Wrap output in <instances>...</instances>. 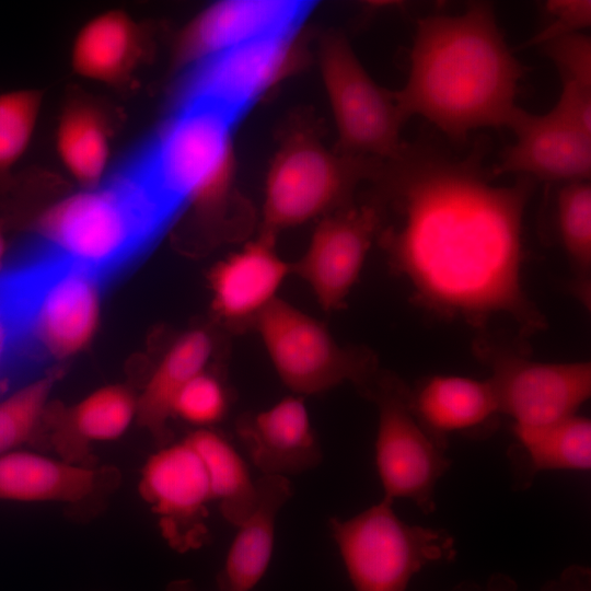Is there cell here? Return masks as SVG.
Listing matches in <instances>:
<instances>
[{"label":"cell","instance_id":"f35d334b","mask_svg":"<svg viewBox=\"0 0 591 591\" xmlns=\"http://www.w3.org/2000/svg\"><path fill=\"white\" fill-rule=\"evenodd\" d=\"M3 251H4V243H3L2 235L0 233V260H1L2 255H3Z\"/></svg>","mask_w":591,"mask_h":591},{"label":"cell","instance_id":"6da1fadb","mask_svg":"<svg viewBox=\"0 0 591 591\" xmlns=\"http://www.w3.org/2000/svg\"><path fill=\"white\" fill-rule=\"evenodd\" d=\"M482 153L455 159L429 144L404 143L378 172L382 204L394 220L376 239L421 306L475 327L505 317L531 335L546 325L521 274L533 181L494 184Z\"/></svg>","mask_w":591,"mask_h":591},{"label":"cell","instance_id":"30bf717a","mask_svg":"<svg viewBox=\"0 0 591 591\" xmlns=\"http://www.w3.org/2000/svg\"><path fill=\"white\" fill-rule=\"evenodd\" d=\"M490 370L499 407L513 425L537 426L577 414L591 395L590 361L547 363L489 338L474 344Z\"/></svg>","mask_w":591,"mask_h":591},{"label":"cell","instance_id":"4fadbf2b","mask_svg":"<svg viewBox=\"0 0 591 591\" xmlns=\"http://www.w3.org/2000/svg\"><path fill=\"white\" fill-rule=\"evenodd\" d=\"M140 493L159 514L173 547L187 551L205 541L207 507L213 500L205 466L186 439L150 456L141 473Z\"/></svg>","mask_w":591,"mask_h":591},{"label":"cell","instance_id":"4dcf8cb0","mask_svg":"<svg viewBox=\"0 0 591 591\" xmlns=\"http://www.w3.org/2000/svg\"><path fill=\"white\" fill-rule=\"evenodd\" d=\"M51 384L50 378L36 379L0 398V455L31 438Z\"/></svg>","mask_w":591,"mask_h":591},{"label":"cell","instance_id":"74e56055","mask_svg":"<svg viewBox=\"0 0 591 591\" xmlns=\"http://www.w3.org/2000/svg\"><path fill=\"white\" fill-rule=\"evenodd\" d=\"M165 591H195L194 584L190 580L181 579L172 581L165 589Z\"/></svg>","mask_w":591,"mask_h":591},{"label":"cell","instance_id":"277c9868","mask_svg":"<svg viewBox=\"0 0 591 591\" xmlns=\"http://www.w3.org/2000/svg\"><path fill=\"white\" fill-rule=\"evenodd\" d=\"M236 118L215 103L187 97L132 173L172 216L183 206L221 201L233 174Z\"/></svg>","mask_w":591,"mask_h":591},{"label":"cell","instance_id":"9a60e30c","mask_svg":"<svg viewBox=\"0 0 591 591\" xmlns=\"http://www.w3.org/2000/svg\"><path fill=\"white\" fill-rule=\"evenodd\" d=\"M507 127L515 140L505 149L494 176L517 174L563 184L590 181L591 135L552 109L536 115L518 107Z\"/></svg>","mask_w":591,"mask_h":591},{"label":"cell","instance_id":"f546056e","mask_svg":"<svg viewBox=\"0 0 591 591\" xmlns=\"http://www.w3.org/2000/svg\"><path fill=\"white\" fill-rule=\"evenodd\" d=\"M134 413L135 404L129 393L111 386L94 392L77 406L73 427L83 440H112L124 433Z\"/></svg>","mask_w":591,"mask_h":591},{"label":"cell","instance_id":"d6a6232c","mask_svg":"<svg viewBox=\"0 0 591 591\" xmlns=\"http://www.w3.org/2000/svg\"><path fill=\"white\" fill-rule=\"evenodd\" d=\"M556 67L561 84L591 89V38L583 32L555 37L540 45Z\"/></svg>","mask_w":591,"mask_h":591},{"label":"cell","instance_id":"d590c367","mask_svg":"<svg viewBox=\"0 0 591 591\" xmlns=\"http://www.w3.org/2000/svg\"><path fill=\"white\" fill-rule=\"evenodd\" d=\"M541 591H591V570L580 565L569 566Z\"/></svg>","mask_w":591,"mask_h":591},{"label":"cell","instance_id":"7a4b0ae2","mask_svg":"<svg viewBox=\"0 0 591 591\" xmlns=\"http://www.w3.org/2000/svg\"><path fill=\"white\" fill-rule=\"evenodd\" d=\"M525 68L501 33L493 4L417 22L405 85L394 92L406 121L421 116L453 141L480 128L507 127Z\"/></svg>","mask_w":591,"mask_h":591},{"label":"cell","instance_id":"5b68a950","mask_svg":"<svg viewBox=\"0 0 591 591\" xmlns=\"http://www.w3.org/2000/svg\"><path fill=\"white\" fill-rule=\"evenodd\" d=\"M328 526L356 591H406L422 568L456 555L449 532L406 523L385 498Z\"/></svg>","mask_w":591,"mask_h":591},{"label":"cell","instance_id":"ac0fdd59","mask_svg":"<svg viewBox=\"0 0 591 591\" xmlns=\"http://www.w3.org/2000/svg\"><path fill=\"white\" fill-rule=\"evenodd\" d=\"M236 432L263 475L287 477L317 466L322 449L303 397L287 396L267 409L243 414Z\"/></svg>","mask_w":591,"mask_h":591},{"label":"cell","instance_id":"5bb4252c","mask_svg":"<svg viewBox=\"0 0 591 591\" xmlns=\"http://www.w3.org/2000/svg\"><path fill=\"white\" fill-rule=\"evenodd\" d=\"M294 31L266 36L198 63L188 97L215 103L235 116L296 65Z\"/></svg>","mask_w":591,"mask_h":591},{"label":"cell","instance_id":"7c38bea8","mask_svg":"<svg viewBox=\"0 0 591 591\" xmlns=\"http://www.w3.org/2000/svg\"><path fill=\"white\" fill-rule=\"evenodd\" d=\"M380 212L373 204L347 206L323 218L303 256L292 266L325 311L341 309L378 236Z\"/></svg>","mask_w":591,"mask_h":591},{"label":"cell","instance_id":"e575fe53","mask_svg":"<svg viewBox=\"0 0 591 591\" xmlns=\"http://www.w3.org/2000/svg\"><path fill=\"white\" fill-rule=\"evenodd\" d=\"M552 111L576 128L591 135V89L561 84L559 99Z\"/></svg>","mask_w":591,"mask_h":591},{"label":"cell","instance_id":"8d00e7d4","mask_svg":"<svg viewBox=\"0 0 591 591\" xmlns=\"http://www.w3.org/2000/svg\"><path fill=\"white\" fill-rule=\"evenodd\" d=\"M515 581L503 573L491 575L484 584L474 581H462L449 591H517Z\"/></svg>","mask_w":591,"mask_h":591},{"label":"cell","instance_id":"d6986e66","mask_svg":"<svg viewBox=\"0 0 591 591\" xmlns=\"http://www.w3.org/2000/svg\"><path fill=\"white\" fill-rule=\"evenodd\" d=\"M309 5L300 1L228 0L202 11L182 42L186 59L200 63L233 47L296 31Z\"/></svg>","mask_w":591,"mask_h":591},{"label":"cell","instance_id":"d4e9b609","mask_svg":"<svg viewBox=\"0 0 591 591\" xmlns=\"http://www.w3.org/2000/svg\"><path fill=\"white\" fill-rule=\"evenodd\" d=\"M186 440L205 466L212 500L219 502L222 515L237 526L255 506L256 480L252 479L241 455L218 432L199 429Z\"/></svg>","mask_w":591,"mask_h":591},{"label":"cell","instance_id":"52a82bcc","mask_svg":"<svg viewBox=\"0 0 591 591\" xmlns=\"http://www.w3.org/2000/svg\"><path fill=\"white\" fill-rule=\"evenodd\" d=\"M375 171L363 157L339 159L304 136L291 139L267 173L263 233L275 234L347 207L356 183Z\"/></svg>","mask_w":591,"mask_h":591},{"label":"cell","instance_id":"603a6c76","mask_svg":"<svg viewBox=\"0 0 591 591\" xmlns=\"http://www.w3.org/2000/svg\"><path fill=\"white\" fill-rule=\"evenodd\" d=\"M100 471L28 451L0 455V499L78 502L99 487Z\"/></svg>","mask_w":591,"mask_h":591},{"label":"cell","instance_id":"cb8c5ba5","mask_svg":"<svg viewBox=\"0 0 591 591\" xmlns=\"http://www.w3.org/2000/svg\"><path fill=\"white\" fill-rule=\"evenodd\" d=\"M211 351L212 343L206 332H188L171 346L147 383L138 402L139 419L162 441L177 394L205 371Z\"/></svg>","mask_w":591,"mask_h":591},{"label":"cell","instance_id":"9c48e42d","mask_svg":"<svg viewBox=\"0 0 591 591\" xmlns=\"http://www.w3.org/2000/svg\"><path fill=\"white\" fill-rule=\"evenodd\" d=\"M321 74L341 147L356 157H397L405 120L394 92L372 79L347 39L334 35L324 42Z\"/></svg>","mask_w":591,"mask_h":591},{"label":"cell","instance_id":"ffe728a7","mask_svg":"<svg viewBox=\"0 0 591 591\" xmlns=\"http://www.w3.org/2000/svg\"><path fill=\"white\" fill-rule=\"evenodd\" d=\"M256 502L237 525V533L217 576L220 591H251L270 563L278 512L292 496L288 477L256 479Z\"/></svg>","mask_w":591,"mask_h":591},{"label":"cell","instance_id":"8992f818","mask_svg":"<svg viewBox=\"0 0 591 591\" xmlns=\"http://www.w3.org/2000/svg\"><path fill=\"white\" fill-rule=\"evenodd\" d=\"M253 328L294 395L320 394L345 382L360 392L379 372L367 349L340 346L322 322L279 298Z\"/></svg>","mask_w":591,"mask_h":591},{"label":"cell","instance_id":"44dd1931","mask_svg":"<svg viewBox=\"0 0 591 591\" xmlns=\"http://www.w3.org/2000/svg\"><path fill=\"white\" fill-rule=\"evenodd\" d=\"M515 442L508 450L513 488L528 489L543 471H589L591 421L577 414L537 426L512 425Z\"/></svg>","mask_w":591,"mask_h":591},{"label":"cell","instance_id":"ba28073f","mask_svg":"<svg viewBox=\"0 0 591 591\" xmlns=\"http://www.w3.org/2000/svg\"><path fill=\"white\" fill-rule=\"evenodd\" d=\"M360 393L378 407L375 465L383 498L408 499L432 513L437 484L452 461L414 416L409 386L394 374L378 372Z\"/></svg>","mask_w":591,"mask_h":591},{"label":"cell","instance_id":"4316f807","mask_svg":"<svg viewBox=\"0 0 591 591\" xmlns=\"http://www.w3.org/2000/svg\"><path fill=\"white\" fill-rule=\"evenodd\" d=\"M46 359L32 333L25 293L10 270L0 275V398Z\"/></svg>","mask_w":591,"mask_h":591},{"label":"cell","instance_id":"484cf974","mask_svg":"<svg viewBox=\"0 0 591 591\" xmlns=\"http://www.w3.org/2000/svg\"><path fill=\"white\" fill-rule=\"evenodd\" d=\"M101 112L89 104L69 106L56 130L57 155L65 170L85 187L96 185L111 157L109 131Z\"/></svg>","mask_w":591,"mask_h":591},{"label":"cell","instance_id":"f1b7e54d","mask_svg":"<svg viewBox=\"0 0 591 591\" xmlns=\"http://www.w3.org/2000/svg\"><path fill=\"white\" fill-rule=\"evenodd\" d=\"M42 109V96L31 89L0 93V172L11 169L28 149Z\"/></svg>","mask_w":591,"mask_h":591},{"label":"cell","instance_id":"2e32d148","mask_svg":"<svg viewBox=\"0 0 591 591\" xmlns=\"http://www.w3.org/2000/svg\"><path fill=\"white\" fill-rule=\"evenodd\" d=\"M290 273L292 266L278 254L275 236L262 233L212 268L209 285L216 316L232 328L253 327L278 299Z\"/></svg>","mask_w":591,"mask_h":591},{"label":"cell","instance_id":"836d02e7","mask_svg":"<svg viewBox=\"0 0 591 591\" xmlns=\"http://www.w3.org/2000/svg\"><path fill=\"white\" fill-rule=\"evenodd\" d=\"M548 23L529 42L541 45L563 35L579 33L591 25V1L551 0L545 3Z\"/></svg>","mask_w":591,"mask_h":591},{"label":"cell","instance_id":"3957f363","mask_svg":"<svg viewBox=\"0 0 591 591\" xmlns=\"http://www.w3.org/2000/svg\"><path fill=\"white\" fill-rule=\"evenodd\" d=\"M171 217L130 173L61 200L42 230L47 253L101 278L141 250Z\"/></svg>","mask_w":591,"mask_h":591},{"label":"cell","instance_id":"8fae6325","mask_svg":"<svg viewBox=\"0 0 591 591\" xmlns=\"http://www.w3.org/2000/svg\"><path fill=\"white\" fill-rule=\"evenodd\" d=\"M26 268L36 346L45 359L74 351L94 327L100 278L47 252Z\"/></svg>","mask_w":591,"mask_h":591},{"label":"cell","instance_id":"83f0119b","mask_svg":"<svg viewBox=\"0 0 591 591\" xmlns=\"http://www.w3.org/2000/svg\"><path fill=\"white\" fill-rule=\"evenodd\" d=\"M556 218L563 248L581 279L589 285L591 270V185L563 184L557 194Z\"/></svg>","mask_w":591,"mask_h":591},{"label":"cell","instance_id":"1f68e13d","mask_svg":"<svg viewBox=\"0 0 591 591\" xmlns=\"http://www.w3.org/2000/svg\"><path fill=\"white\" fill-rule=\"evenodd\" d=\"M228 403V394L220 380L202 371L179 391L173 414L197 426H210L223 418Z\"/></svg>","mask_w":591,"mask_h":591},{"label":"cell","instance_id":"e0dca14e","mask_svg":"<svg viewBox=\"0 0 591 591\" xmlns=\"http://www.w3.org/2000/svg\"><path fill=\"white\" fill-rule=\"evenodd\" d=\"M408 397L421 428L444 451L451 433L484 439L497 429L500 413L488 379L432 375L409 387Z\"/></svg>","mask_w":591,"mask_h":591},{"label":"cell","instance_id":"7402d4cb","mask_svg":"<svg viewBox=\"0 0 591 591\" xmlns=\"http://www.w3.org/2000/svg\"><path fill=\"white\" fill-rule=\"evenodd\" d=\"M143 54L142 34L125 12H102L77 33L70 53L73 71L83 79L117 84L136 70Z\"/></svg>","mask_w":591,"mask_h":591}]
</instances>
